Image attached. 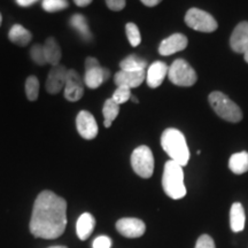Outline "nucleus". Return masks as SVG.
Masks as SVG:
<instances>
[{"label": "nucleus", "mask_w": 248, "mask_h": 248, "mask_svg": "<svg viewBox=\"0 0 248 248\" xmlns=\"http://www.w3.org/2000/svg\"><path fill=\"white\" fill-rule=\"evenodd\" d=\"M37 1H38V0H16L17 5L22 6V7H29V6L33 5Z\"/></svg>", "instance_id": "nucleus-34"}, {"label": "nucleus", "mask_w": 248, "mask_h": 248, "mask_svg": "<svg viewBox=\"0 0 248 248\" xmlns=\"http://www.w3.org/2000/svg\"><path fill=\"white\" fill-rule=\"evenodd\" d=\"M111 123H113V122H110V121L105 120V121H104V125H105V128H110V126H111Z\"/></svg>", "instance_id": "nucleus-37"}, {"label": "nucleus", "mask_w": 248, "mask_h": 248, "mask_svg": "<svg viewBox=\"0 0 248 248\" xmlns=\"http://www.w3.org/2000/svg\"><path fill=\"white\" fill-rule=\"evenodd\" d=\"M229 168L235 175H243L248 171V153L247 152H239L231 155L229 160Z\"/></svg>", "instance_id": "nucleus-21"}, {"label": "nucleus", "mask_w": 248, "mask_h": 248, "mask_svg": "<svg viewBox=\"0 0 248 248\" xmlns=\"http://www.w3.org/2000/svg\"><path fill=\"white\" fill-rule=\"evenodd\" d=\"M116 230L125 238H139L146 231V225L139 218L124 217L116 222Z\"/></svg>", "instance_id": "nucleus-10"}, {"label": "nucleus", "mask_w": 248, "mask_h": 248, "mask_svg": "<svg viewBox=\"0 0 248 248\" xmlns=\"http://www.w3.org/2000/svg\"><path fill=\"white\" fill-rule=\"evenodd\" d=\"M43 8L48 13H54V12L66 9L69 4L67 0H43Z\"/></svg>", "instance_id": "nucleus-27"}, {"label": "nucleus", "mask_w": 248, "mask_h": 248, "mask_svg": "<svg viewBox=\"0 0 248 248\" xmlns=\"http://www.w3.org/2000/svg\"><path fill=\"white\" fill-rule=\"evenodd\" d=\"M185 22L191 29L201 32H213L218 27L212 15L199 8L188 9L185 15Z\"/></svg>", "instance_id": "nucleus-7"}, {"label": "nucleus", "mask_w": 248, "mask_h": 248, "mask_svg": "<svg viewBox=\"0 0 248 248\" xmlns=\"http://www.w3.org/2000/svg\"><path fill=\"white\" fill-rule=\"evenodd\" d=\"M111 240L107 235H99L92 244V248H110Z\"/></svg>", "instance_id": "nucleus-31"}, {"label": "nucleus", "mask_w": 248, "mask_h": 248, "mask_svg": "<svg viewBox=\"0 0 248 248\" xmlns=\"http://www.w3.org/2000/svg\"><path fill=\"white\" fill-rule=\"evenodd\" d=\"M26 94L30 101L38 99L39 94V80L36 76H29L26 80Z\"/></svg>", "instance_id": "nucleus-25"}, {"label": "nucleus", "mask_w": 248, "mask_h": 248, "mask_svg": "<svg viewBox=\"0 0 248 248\" xmlns=\"http://www.w3.org/2000/svg\"><path fill=\"white\" fill-rule=\"evenodd\" d=\"M1 21H2V17H1V14H0V26H1Z\"/></svg>", "instance_id": "nucleus-41"}, {"label": "nucleus", "mask_w": 248, "mask_h": 248, "mask_svg": "<svg viewBox=\"0 0 248 248\" xmlns=\"http://www.w3.org/2000/svg\"><path fill=\"white\" fill-rule=\"evenodd\" d=\"M147 67V61L138 55L131 54L129 57L124 58L120 62L121 70L126 71H144Z\"/></svg>", "instance_id": "nucleus-22"}, {"label": "nucleus", "mask_w": 248, "mask_h": 248, "mask_svg": "<svg viewBox=\"0 0 248 248\" xmlns=\"http://www.w3.org/2000/svg\"><path fill=\"white\" fill-rule=\"evenodd\" d=\"M107 7L111 11H122L125 7V0H106Z\"/></svg>", "instance_id": "nucleus-32"}, {"label": "nucleus", "mask_w": 248, "mask_h": 248, "mask_svg": "<svg viewBox=\"0 0 248 248\" xmlns=\"http://www.w3.org/2000/svg\"><path fill=\"white\" fill-rule=\"evenodd\" d=\"M195 248H215V243H214L213 238L210 235L202 234L197 240Z\"/></svg>", "instance_id": "nucleus-30"}, {"label": "nucleus", "mask_w": 248, "mask_h": 248, "mask_svg": "<svg viewBox=\"0 0 248 248\" xmlns=\"http://www.w3.org/2000/svg\"><path fill=\"white\" fill-rule=\"evenodd\" d=\"M163 151L176 163L185 167L190 160V150L186 144L185 136L177 129L169 128L164 130L161 137Z\"/></svg>", "instance_id": "nucleus-2"}, {"label": "nucleus", "mask_w": 248, "mask_h": 248, "mask_svg": "<svg viewBox=\"0 0 248 248\" xmlns=\"http://www.w3.org/2000/svg\"><path fill=\"white\" fill-rule=\"evenodd\" d=\"M100 66L99 61L95 58H88L85 60V69H90V68Z\"/></svg>", "instance_id": "nucleus-33"}, {"label": "nucleus", "mask_w": 248, "mask_h": 248, "mask_svg": "<svg viewBox=\"0 0 248 248\" xmlns=\"http://www.w3.org/2000/svg\"><path fill=\"white\" fill-rule=\"evenodd\" d=\"M95 226V219L90 213H84L79 216L76 223V233L80 240H86L92 234Z\"/></svg>", "instance_id": "nucleus-17"}, {"label": "nucleus", "mask_w": 248, "mask_h": 248, "mask_svg": "<svg viewBox=\"0 0 248 248\" xmlns=\"http://www.w3.org/2000/svg\"><path fill=\"white\" fill-rule=\"evenodd\" d=\"M68 69L62 64L52 67L51 71L48 73L47 79H46V91L51 94H57L64 89L67 80Z\"/></svg>", "instance_id": "nucleus-11"}, {"label": "nucleus", "mask_w": 248, "mask_h": 248, "mask_svg": "<svg viewBox=\"0 0 248 248\" xmlns=\"http://www.w3.org/2000/svg\"><path fill=\"white\" fill-rule=\"evenodd\" d=\"M84 79L76 70L68 69L66 85H64V98L68 101H78L84 94Z\"/></svg>", "instance_id": "nucleus-8"}, {"label": "nucleus", "mask_w": 248, "mask_h": 248, "mask_svg": "<svg viewBox=\"0 0 248 248\" xmlns=\"http://www.w3.org/2000/svg\"><path fill=\"white\" fill-rule=\"evenodd\" d=\"M31 58H32L33 62H36L37 64L39 66H44L46 63V59H45V53H44V46L36 44L31 47L30 51Z\"/></svg>", "instance_id": "nucleus-29"}, {"label": "nucleus", "mask_w": 248, "mask_h": 248, "mask_svg": "<svg viewBox=\"0 0 248 248\" xmlns=\"http://www.w3.org/2000/svg\"><path fill=\"white\" fill-rule=\"evenodd\" d=\"M109 70L106 69V68H102L101 66L85 69L84 84L88 86L89 89H98L105 80L109 78Z\"/></svg>", "instance_id": "nucleus-16"}, {"label": "nucleus", "mask_w": 248, "mask_h": 248, "mask_svg": "<svg viewBox=\"0 0 248 248\" xmlns=\"http://www.w3.org/2000/svg\"><path fill=\"white\" fill-rule=\"evenodd\" d=\"M210 106L221 119L228 122L237 123L243 120V113L237 104H234L224 93L215 91L212 92L208 97Z\"/></svg>", "instance_id": "nucleus-4"}, {"label": "nucleus", "mask_w": 248, "mask_h": 248, "mask_svg": "<svg viewBox=\"0 0 248 248\" xmlns=\"http://www.w3.org/2000/svg\"><path fill=\"white\" fill-rule=\"evenodd\" d=\"M244 58H245V61H246L248 63V52H246V53L244 54Z\"/></svg>", "instance_id": "nucleus-39"}, {"label": "nucleus", "mask_w": 248, "mask_h": 248, "mask_svg": "<svg viewBox=\"0 0 248 248\" xmlns=\"http://www.w3.org/2000/svg\"><path fill=\"white\" fill-rule=\"evenodd\" d=\"M140 1L145 6H148V7H153V6H156L157 4H160L162 0H140Z\"/></svg>", "instance_id": "nucleus-35"}, {"label": "nucleus", "mask_w": 248, "mask_h": 248, "mask_svg": "<svg viewBox=\"0 0 248 248\" xmlns=\"http://www.w3.org/2000/svg\"><path fill=\"white\" fill-rule=\"evenodd\" d=\"M232 49L237 53L248 52V22H241L234 28L230 38Z\"/></svg>", "instance_id": "nucleus-14"}, {"label": "nucleus", "mask_w": 248, "mask_h": 248, "mask_svg": "<svg viewBox=\"0 0 248 248\" xmlns=\"http://www.w3.org/2000/svg\"><path fill=\"white\" fill-rule=\"evenodd\" d=\"M169 68L162 61H155L148 67L146 73L147 85L151 89H156L162 84L166 76H168Z\"/></svg>", "instance_id": "nucleus-15"}, {"label": "nucleus", "mask_w": 248, "mask_h": 248, "mask_svg": "<svg viewBox=\"0 0 248 248\" xmlns=\"http://www.w3.org/2000/svg\"><path fill=\"white\" fill-rule=\"evenodd\" d=\"M8 38L12 43H14V44L18 46H26L32 39V35H31L29 30H27L21 24H14L11 28V30H9Z\"/></svg>", "instance_id": "nucleus-20"}, {"label": "nucleus", "mask_w": 248, "mask_h": 248, "mask_svg": "<svg viewBox=\"0 0 248 248\" xmlns=\"http://www.w3.org/2000/svg\"><path fill=\"white\" fill-rule=\"evenodd\" d=\"M48 248H68L66 246H52V247H48Z\"/></svg>", "instance_id": "nucleus-40"}, {"label": "nucleus", "mask_w": 248, "mask_h": 248, "mask_svg": "<svg viewBox=\"0 0 248 248\" xmlns=\"http://www.w3.org/2000/svg\"><path fill=\"white\" fill-rule=\"evenodd\" d=\"M67 226V202L54 192H40L33 203L30 232L37 238L57 239Z\"/></svg>", "instance_id": "nucleus-1"}, {"label": "nucleus", "mask_w": 248, "mask_h": 248, "mask_svg": "<svg viewBox=\"0 0 248 248\" xmlns=\"http://www.w3.org/2000/svg\"><path fill=\"white\" fill-rule=\"evenodd\" d=\"M130 97H131V89L126 88V86H117V89L115 90V92H114L111 99H113L117 105H122L124 102L130 100Z\"/></svg>", "instance_id": "nucleus-28"}, {"label": "nucleus", "mask_w": 248, "mask_h": 248, "mask_svg": "<svg viewBox=\"0 0 248 248\" xmlns=\"http://www.w3.org/2000/svg\"><path fill=\"white\" fill-rule=\"evenodd\" d=\"M246 216L243 204L239 202H234L230 209V226L233 232H241L245 228Z\"/></svg>", "instance_id": "nucleus-19"}, {"label": "nucleus", "mask_w": 248, "mask_h": 248, "mask_svg": "<svg viewBox=\"0 0 248 248\" xmlns=\"http://www.w3.org/2000/svg\"><path fill=\"white\" fill-rule=\"evenodd\" d=\"M75 4L79 7H86V6L90 5L92 2V0H74Z\"/></svg>", "instance_id": "nucleus-36"}, {"label": "nucleus", "mask_w": 248, "mask_h": 248, "mask_svg": "<svg viewBox=\"0 0 248 248\" xmlns=\"http://www.w3.org/2000/svg\"><path fill=\"white\" fill-rule=\"evenodd\" d=\"M76 128L82 138L94 139L98 135V124L94 116L86 110L79 111L76 117Z\"/></svg>", "instance_id": "nucleus-9"}, {"label": "nucleus", "mask_w": 248, "mask_h": 248, "mask_svg": "<svg viewBox=\"0 0 248 248\" xmlns=\"http://www.w3.org/2000/svg\"><path fill=\"white\" fill-rule=\"evenodd\" d=\"M168 78L172 84L177 86H192L197 82L198 76L195 70L187 61L177 59L172 62L168 70Z\"/></svg>", "instance_id": "nucleus-5"}, {"label": "nucleus", "mask_w": 248, "mask_h": 248, "mask_svg": "<svg viewBox=\"0 0 248 248\" xmlns=\"http://www.w3.org/2000/svg\"><path fill=\"white\" fill-rule=\"evenodd\" d=\"M162 187L164 193L173 200H179L186 195L184 184V171L181 164L169 160L164 164L162 176Z\"/></svg>", "instance_id": "nucleus-3"}, {"label": "nucleus", "mask_w": 248, "mask_h": 248, "mask_svg": "<svg viewBox=\"0 0 248 248\" xmlns=\"http://www.w3.org/2000/svg\"><path fill=\"white\" fill-rule=\"evenodd\" d=\"M70 24L74 29L77 30V32L79 33L84 40H90L92 38L91 31L89 29L88 21H86L85 16H83L82 14H75L73 17L70 18Z\"/></svg>", "instance_id": "nucleus-23"}, {"label": "nucleus", "mask_w": 248, "mask_h": 248, "mask_svg": "<svg viewBox=\"0 0 248 248\" xmlns=\"http://www.w3.org/2000/svg\"><path fill=\"white\" fill-rule=\"evenodd\" d=\"M130 100L133 101V102H136V104H138V102H139V101H138V99L136 98L135 95H132V94H131V97H130Z\"/></svg>", "instance_id": "nucleus-38"}, {"label": "nucleus", "mask_w": 248, "mask_h": 248, "mask_svg": "<svg viewBox=\"0 0 248 248\" xmlns=\"http://www.w3.org/2000/svg\"><path fill=\"white\" fill-rule=\"evenodd\" d=\"M131 166L133 171L141 178L152 177L154 171V157L148 146H139L131 154Z\"/></svg>", "instance_id": "nucleus-6"}, {"label": "nucleus", "mask_w": 248, "mask_h": 248, "mask_svg": "<svg viewBox=\"0 0 248 248\" xmlns=\"http://www.w3.org/2000/svg\"><path fill=\"white\" fill-rule=\"evenodd\" d=\"M125 32L126 37H128L129 43L133 47H137V46L141 43V36L140 31H139L138 27L135 23H126L125 26Z\"/></svg>", "instance_id": "nucleus-26"}, {"label": "nucleus", "mask_w": 248, "mask_h": 248, "mask_svg": "<svg viewBox=\"0 0 248 248\" xmlns=\"http://www.w3.org/2000/svg\"><path fill=\"white\" fill-rule=\"evenodd\" d=\"M120 113V105H117L113 99L109 98L105 101L104 107H102V114H104L105 120L113 122Z\"/></svg>", "instance_id": "nucleus-24"}, {"label": "nucleus", "mask_w": 248, "mask_h": 248, "mask_svg": "<svg viewBox=\"0 0 248 248\" xmlns=\"http://www.w3.org/2000/svg\"><path fill=\"white\" fill-rule=\"evenodd\" d=\"M43 46H44L46 63H49L52 67H55L58 66V64H60L62 53L57 39H54L53 37H49V38L46 39L45 44Z\"/></svg>", "instance_id": "nucleus-18"}, {"label": "nucleus", "mask_w": 248, "mask_h": 248, "mask_svg": "<svg viewBox=\"0 0 248 248\" xmlns=\"http://www.w3.org/2000/svg\"><path fill=\"white\" fill-rule=\"evenodd\" d=\"M146 79V71L120 70L114 76L116 86H126L129 89L138 88Z\"/></svg>", "instance_id": "nucleus-12"}, {"label": "nucleus", "mask_w": 248, "mask_h": 248, "mask_svg": "<svg viewBox=\"0 0 248 248\" xmlns=\"http://www.w3.org/2000/svg\"><path fill=\"white\" fill-rule=\"evenodd\" d=\"M187 46V38L182 33H173L168 38L163 39L159 46V53L163 57L177 53L179 51L186 48Z\"/></svg>", "instance_id": "nucleus-13"}]
</instances>
